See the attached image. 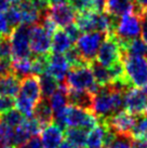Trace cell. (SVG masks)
Segmentation results:
<instances>
[{
	"mask_svg": "<svg viewBox=\"0 0 147 148\" xmlns=\"http://www.w3.org/2000/svg\"><path fill=\"white\" fill-rule=\"evenodd\" d=\"M123 107V93L111 86L101 88L92 95L91 110L100 121H105L110 116L121 110Z\"/></svg>",
	"mask_w": 147,
	"mask_h": 148,
	"instance_id": "6da1fadb",
	"label": "cell"
},
{
	"mask_svg": "<svg viewBox=\"0 0 147 148\" xmlns=\"http://www.w3.org/2000/svg\"><path fill=\"white\" fill-rule=\"evenodd\" d=\"M64 84L67 86V89L88 91L92 95L98 93L101 89V86L95 81L89 65L71 67L66 76Z\"/></svg>",
	"mask_w": 147,
	"mask_h": 148,
	"instance_id": "7a4b0ae2",
	"label": "cell"
},
{
	"mask_svg": "<svg viewBox=\"0 0 147 148\" xmlns=\"http://www.w3.org/2000/svg\"><path fill=\"white\" fill-rule=\"evenodd\" d=\"M122 64L129 84L134 88H143L147 83V58L145 55L123 54Z\"/></svg>",
	"mask_w": 147,
	"mask_h": 148,
	"instance_id": "3957f363",
	"label": "cell"
},
{
	"mask_svg": "<svg viewBox=\"0 0 147 148\" xmlns=\"http://www.w3.org/2000/svg\"><path fill=\"white\" fill-rule=\"evenodd\" d=\"M142 29V15L136 12H132L123 15L119 18L116 24L115 35L120 41L121 48L126 43L139 36Z\"/></svg>",
	"mask_w": 147,
	"mask_h": 148,
	"instance_id": "277c9868",
	"label": "cell"
},
{
	"mask_svg": "<svg viewBox=\"0 0 147 148\" xmlns=\"http://www.w3.org/2000/svg\"><path fill=\"white\" fill-rule=\"evenodd\" d=\"M100 123V120L92 110L81 107L68 105L64 114V127H81L90 131Z\"/></svg>",
	"mask_w": 147,
	"mask_h": 148,
	"instance_id": "5b68a950",
	"label": "cell"
},
{
	"mask_svg": "<svg viewBox=\"0 0 147 148\" xmlns=\"http://www.w3.org/2000/svg\"><path fill=\"white\" fill-rule=\"evenodd\" d=\"M123 51L120 41L116 37L115 33L108 34L102 42L98 51L95 61L104 67H110L114 64L122 61Z\"/></svg>",
	"mask_w": 147,
	"mask_h": 148,
	"instance_id": "8992f818",
	"label": "cell"
},
{
	"mask_svg": "<svg viewBox=\"0 0 147 148\" xmlns=\"http://www.w3.org/2000/svg\"><path fill=\"white\" fill-rule=\"evenodd\" d=\"M105 37H106V34L104 33L90 32V33L82 34L76 41V49L78 50V52L80 53L88 65L89 63L95 60L98 49L102 42L104 41Z\"/></svg>",
	"mask_w": 147,
	"mask_h": 148,
	"instance_id": "52a82bcc",
	"label": "cell"
},
{
	"mask_svg": "<svg viewBox=\"0 0 147 148\" xmlns=\"http://www.w3.org/2000/svg\"><path fill=\"white\" fill-rule=\"evenodd\" d=\"M32 25L21 24L10 35L11 47H12V58L22 60V58H32V50L29 45V33Z\"/></svg>",
	"mask_w": 147,
	"mask_h": 148,
	"instance_id": "ba28073f",
	"label": "cell"
},
{
	"mask_svg": "<svg viewBox=\"0 0 147 148\" xmlns=\"http://www.w3.org/2000/svg\"><path fill=\"white\" fill-rule=\"evenodd\" d=\"M136 121H137L136 116L132 115L127 110H120L110 116L105 121H100V122H104L108 129L115 132L118 136L132 138V131L136 124Z\"/></svg>",
	"mask_w": 147,
	"mask_h": 148,
	"instance_id": "9c48e42d",
	"label": "cell"
},
{
	"mask_svg": "<svg viewBox=\"0 0 147 148\" xmlns=\"http://www.w3.org/2000/svg\"><path fill=\"white\" fill-rule=\"evenodd\" d=\"M51 39L52 37L42 28L40 24L30 26L29 33V45L34 55L50 54L51 51Z\"/></svg>",
	"mask_w": 147,
	"mask_h": 148,
	"instance_id": "30bf717a",
	"label": "cell"
},
{
	"mask_svg": "<svg viewBox=\"0 0 147 148\" xmlns=\"http://www.w3.org/2000/svg\"><path fill=\"white\" fill-rule=\"evenodd\" d=\"M123 106L134 116H143L147 108V96L141 88L132 86L123 93Z\"/></svg>",
	"mask_w": 147,
	"mask_h": 148,
	"instance_id": "8fae6325",
	"label": "cell"
},
{
	"mask_svg": "<svg viewBox=\"0 0 147 148\" xmlns=\"http://www.w3.org/2000/svg\"><path fill=\"white\" fill-rule=\"evenodd\" d=\"M48 15L52 18L57 27L65 28L68 25L75 23L77 12L69 3H60L51 5Z\"/></svg>",
	"mask_w": 147,
	"mask_h": 148,
	"instance_id": "7c38bea8",
	"label": "cell"
},
{
	"mask_svg": "<svg viewBox=\"0 0 147 148\" xmlns=\"http://www.w3.org/2000/svg\"><path fill=\"white\" fill-rule=\"evenodd\" d=\"M70 70V65L65 58L64 54L58 53H50L49 65L47 73L51 75L56 81L63 83L68 71Z\"/></svg>",
	"mask_w": 147,
	"mask_h": 148,
	"instance_id": "4fadbf2b",
	"label": "cell"
},
{
	"mask_svg": "<svg viewBox=\"0 0 147 148\" xmlns=\"http://www.w3.org/2000/svg\"><path fill=\"white\" fill-rule=\"evenodd\" d=\"M19 94L29 99L34 104H37L41 99V89L39 83V77L36 75H29L21 80Z\"/></svg>",
	"mask_w": 147,
	"mask_h": 148,
	"instance_id": "5bb4252c",
	"label": "cell"
},
{
	"mask_svg": "<svg viewBox=\"0 0 147 148\" xmlns=\"http://www.w3.org/2000/svg\"><path fill=\"white\" fill-rule=\"evenodd\" d=\"M40 140L43 148H60L64 142V129L54 122L50 123L42 129Z\"/></svg>",
	"mask_w": 147,
	"mask_h": 148,
	"instance_id": "9a60e30c",
	"label": "cell"
},
{
	"mask_svg": "<svg viewBox=\"0 0 147 148\" xmlns=\"http://www.w3.org/2000/svg\"><path fill=\"white\" fill-rule=\"evenodd\" d=\"M104 12L117 20L126 14L136 12V5L134 0H105Z\"/></svg>",
	"mask_w": 147,
	"mask_h": 148,
	"instance_id": "2e32d148",
	"label": "cell"
},
{
	"mask_svg": "<svg viewBox=\"0 0 147 148\" xmlns=\"http://www.w3.org/2000/svg\"><path fill=\"white\" fill-rule=\"evenodd\" d=\"M21 79L14 74L0 76V96L15 97L20 92Z\"/></svg>",
	"mask_w": 147,
	"mask_h": 148,
	"instance_id": "e0dca14e",
	"label": "cell"
},
{
	"mask_svg": "<svg viewBox=\"0 0 147 148\" xmlns=\"http://www.w3.org/2000/svg\"><path fill=\"white\" fill-rule=\"evenodd\" d=\"M34 117L40 122V124L43 127L49 125L50 123H53V110L51 108L49 99L42 97L36 104L35 109H34Z\"/></svg>",
	"mask_w": 147,
	"mask_h": 148,
	"instance_id": "ac0fdd59",
	"label": "cell"
},
{
	"mask_svg": "<svg viewBox=\"0 0 147 148\" xmlns=\"http://www.w3.org/2000/svg\"><path fill=\"white\" fill-rule=\"evenodd\" d=\"M73 43L64 29H56L51 39V51L52 53L64 54L73 47Z\"/></svg>",
	"mask_w": 147,
	"mask_h": 148,
	"instance_id": "d6986e66",
	"label": "cell"
},
{
	"mask_svg": "<svg viewBox=\"0 0 147 148\" xmlns=\"http://www.w3.org/2000/svg\"><path fill=\"white\" fill-rule=\"evenodd\" d=\"M67 96H68L69 105H74V106H78L91 110L92 94L89 93L88 91L67 89Z\"/></svg>",
	"mask_w": 147,
	"mask_h": 148,
	"instance_id": "ffe728a7",
	"label": "cell"
},
{
	"mask_svg": "<svg viewBox=\"0 0 147 148\" xmlns=\"http://www.w3.org/2000/svg\"><path fill=\"white\" fill-rule=\"evenodd\" d=\"M107 131V125L104 122L100 123L91 129L88 133V140H87V148H98L103 147L104 144V137ZM104 148V147H103Z\"/></svg>",
	"mask_w": 147,
	"mask_h": 148,
	"instance_id": "44dd1931",
	"label": "cell"
},
{
	"mask_svg": "<svg viewBox=\"0 0 147 148\" xmlns=\"http://www.w3.org/2000/svg\"><path fill=\"white\" fill-rule=\"evenodd\" d=\"M89 131L81 127H67L64 132L66 140L70 144L75 145L77 147L83 148L87 147V140H88Z\"/></svg>",
	"mask_w": 147,
	"mask_h": 148,
	"instance_id": "7402d4cb",
	"label": "cell"
},
{
	"mask_svg": "<svg viewBox=\"0 0 147 148\" xmlns=\"http://www.w3.org/2000/svg\"><path fill=\"white\" fill-rule=\"evenodd\" d=\"M89 67H90L91 71L94 76V79L101 88L104 86H108L111 84V77H110L109 70L107 67H104L98 63L95 60L89 63Z\"/></svg>",
	"mask_w": 147,
	"mask_h": 148,
	"instance_id": "603a6c76",
	"label": "cell"
},
{
	"mask_svg": "<svg viewBox=\"0 0 147 148\" xmlns=\"http://www.w3.org/2000/svg\"><path fill=\"white\" fill-rule=\"evenodd\" d=\"M39 77V83H40V89H41V95L43 99H50V96L53 94L54 92L58 89L60 82L56 81L55 79L49 75L48 73L42 74Z\"/></svg>",
	"mask_w": 147,
	"mask_h": 148,
	"instance_id": "cb8c5ba5",
	"label": "cell"
},
{
	"mask_svg": "<svg viewBox=\"0 0 147 148\" xmlns=\"http://www.w3.org/2000/svg\"><path fill=\"white\" fill-rule=\"evenodd\" d=\"M12 73L21 80L29 75H33L32 74V58L12 60Z\"/></svg>",
	"mask_w": 147,
	"mask_h": 148,
	"instance_id": "d4e9b609",
	"label": "cell"
},
{
	"mask_svg": "<svg viewBox=\"0 0 147 148\" xmlns=\"http://www.w3.org/2000/svg\"><path fill=\"white\" fill-rule=\"evenodd\" d=\"M25 119L26 118L15 108L0 115V121L9 125L10 127H12V129H16V127H21L24 123Z\"/></svg>",
	"mask_w": 147,
	"mask_h": 148,
	"instance_id": "484cf974",
	"label": "cell"
},
{
	"mask_svg": "<svg viewBox=\"0 0 147 148\" xmlns=\"http://www.w3.org/2000/svg\"><path fill=\"white\" fill-rule=\"evenodd\" d=\"M50 54H42V55H34L32 56V74L36 76H41L45 74L49 65Z\"/></svg>",
	"mask_w": 147,
	"mask_h": 148,
	"instance_id": "4316f807",
	"label": "cell"
},
{
	"mask_svg": "<svg viewBox=\"0 0 147 148\" xmlns=\"http://www.w3.org/2000/svg\"><path fill=\"white\" fill-rule=\"evenodd\" d=\"M123 54L128 55H146L147 45L144 43L142 39H133L130 42L122 45Z\"/></svg>",
	"mask_w": 147,
	"mask_h": 148,
	"instance_id": "83f0119b",
	"label": "cell"
},
{
	"mask_svg": "<svg viewBox=\"0 0 147 148\" xmlns=\"http://www.w3.org/2000/svg\"><path fill=\"white\" fill-rule=\"evenodd\" d=\"M15 102V107L16 109L20 111L22 115L24 116L25 118H32L34 116V109L36 104H34L33 102H30L29 99H25L24 96L17 94L14 99Z\"/></svg>",
	"mask_w": 147,
	"mask_h": 148,
	"instance_id": "f1b7e54d",
	"label": "cell"
},
{
	"mask_svg": "<svg viewBox=\"0 0 147 148\" xmlns=\"http://www.w3.org/2000/svg\"><path fill=\"white\" fill-rule=\"evenodd\" d=\"M4 15L7 17V21H8L9 25L11 29H15L17 26H20L22 23V15H21L20 9L16 4H11L9 9L4 12Z\"/></svg>",
	"mask_w": 147,
	"mask_h": 148,
	"instance_id": "f546056e",
	"label": "cell"
},
{
	"mask_svg": "<svg viewBox=\"0 0 147 148\" xmlns=\"http://www.w3.org/2000/svg\"><path fill=\"white\" fill-rule=\"evenodd\" d=\"M64 56L67 60V62L71 67H78V66H83L88 65L87 62L82 58V56L80 55V53L78 52V50L76 49V47H71L69 50H67Z\"/></svg>",
	"mask_w": 147,
	"mask_h": 148,
	"instance_id": "4dcf8cb0",
	"label": "cell"
},
{
	"mask_svg": "<svg viewBox=\"0 0 147 148\" xmlns=\"http://www.w3.org/2000/svg\"><path fill=\"white\" fill-rule=\"evenodd\" d=\"M69 4L77 13L94 11L95 0H69Z\"/></svg>",
	"mask_w": 147,
	"mask_h": 148,
	"instance_id": "1f68e13d",
	"label": "cell"
},
{
	"mask_svg": "<svg viewBox=\"0 0 147 148\" xmlns=\"http://www.w3.org/2000/svg\"><path fill=\"white\" fill-rule=\"evenodd\" d=\"M12 58V47L10 36H2L0 40V60Z\"/></svg>",
	"mask_w": 147,
	"mask_h": 148,
	"instance_id": "d6a6232c",
	"label": "cell"
},
{
	"mask_svg": "<svg viewBox=\"0 0 147 148\" xmlns=\"http://www.w3.org/2000/svg\"><path fill=\"white\" fill-rule=\"evenodd\" d=\"M15 107V102L13 97L9 96H0V115L11 110Z\"/></svg>",
	"mask_w": 147,
	"mask_h": 148,
	"instance_id": "836d02e7",
	"label": "cell"
},
{
	"mask_svg": "<svg viewBox=\"0 0 147 148\" xmlns=\"http://www.w3.org/2000/svg\"><path fill=\"white\" fill-rule=\"evenodd\" d=\"M64 30H65V33L67 34V36L70 38V40H71L74 43H76V41H77L78 39H79V37L81 36V30H80L79 27L76 25V23H73V24L68 25L67 27L64 28Z\"/></svg>",
	"mask_w": 147,
	"mask_h": 148,
	"instance_id": "e575fe53",
	"label": "cell"
},
{
	"mask_svg": "<svg viewBox=\"0 0 147 148\" xmlns=\"http://www.w3.org/2000/svg\"><path fill=\"white\" fill-rule=\"evenodd\" d=\"M13 30L9 25L4 12H0V35L1 36H10Z\"/></svg>",
	"mask_w": 147,
	"mask_h": 148,
	"instance_id": "d590c367",
	"label": "cell"
},
{
	"mask_svg": "<svg viewBox=\"0 0 147 148\" xmlns=\"http://www.w3.org/2000/svg\"><path fill=\"white\" fill-rule=\"evenodd\" d=\"M108 148H131V138L117 136L115 142Z\"/></svg>",
	"mask_w": 147,
	"mask_h": 148,
	"instance_id": "8d00e7d4",
	"label": "cell"
},
{
	"mask_svg": "<svg viewBox=\"0 0 147 148\" xmlns=\"http://www.w3.org/2000/svg\"><path fill=\"white\" fill-rule=\"evenodd\" d=\"M17 148H43L42 147V144H41V140L39 137H32L28 142H26L25 144H23L22 146Z\"/></svg>",
	"mask_w": 147,
	"mask_h": 148,
	"instance_id": "74e56055",
	"label": "cell"
},
{
	"mask_svg": "<svg viewBox=\"0 0 147 148\" xmlns=\"http://www.w3.org/2000/svg\"><path fill=\"white\" fill-rule=\"evenodd\" d=\"M131 148H147V140L131 138Z\"/></svg>",
	"mask_w": 147,
	"mask_h": 148,
	"instance_id": "f35d334b",
	"label": "cell"
},
{
	"mask_svg": "<svg viewBox=\"0 0 147 148\" xmlns=\"http://www.w3.org/2000/svg\"><path fill=\"white\" fill-rule=\"evenodd\" d=\"M141 36L144 43L147 45V18L142 16V29H141Z\"/></svg>",
	"mask_w": 147,
	"mask_h": 148,
	"instance_id": "ab89813d",
	"label": "cell"
},
{
	"mask_svg": "<svg viewBox=\"0 0 147 148\" xmlns=\"http://www.w3.org/2000/svg\"><path fill=\"white\" fill-rule=\"evenodd\" d=\"M10 5H11V3L8 0H0V12H5Z\"/></svg>",
	"mask_w": 147,
	"mask_h": 148,
	"instance_id": "60d3db41",
	"label": "cell"
},
{
	"mask_svg": "<svg viewBox=\"0 0 147 148\" xmlns=\"http://www.w3.org/2000/svg\"><path fill=\"white\" fill-rule=\"evenodd\" d=\"M60 148H80V147H77V146H75V145L70 144L69 142H67V140H64L63 143H62L61 147Z\"/></svg>",
	"mask_w": 147,
	"mask_h": 148,
	"instance_id": "b9f144b4",
	"label": "cell"
},
{
	"mask_svg": "<svg viewBox=\"0 0 147 148\" xmlns=\"http://www.w3.org/2000/svg\"><path fill=\"white\" fill-rule=\"evenodd\" d=\"M69 0H50L51 2V5L53 4H60V3H67Z\"/></svg>",
	"mask_w": 147,
	"mask_h": 148,
	"instance_id": "7bdbcfd3",
	"label": "cell"
},
{
	"mask_svg": "<svg viewBox=\"0 0 147 148\" xmlns=\"http://www.w3.org/2000/svg\"><path fill=\"white\" fill-rule=\"evenodd\" d=\"M141 89L143 90V92H144V93H145V95H146V96H147V83H146V84H145V86H143V88H141Z\"/></svg>",
	"mask_w": 147,
	"mask_h": 148,
	"instance_id": "ee69618b",
	"label": "cell"
},
{
	"mask_svg": "<svg viewBox=\"0 0 147 148\" xmlns=\"http://www.w3.org/2000/svg\"><path fill=\"white\" fill-rule=\"evenodd\" d=\"M142 16H144V17H145V18H147V8L145 9V10H144L143 15H142Z\"/></svg>",
	"mask_w": 147,
	"mask_h": 148,
	"instance_id": "f6af8a7d",
	"label": "cell"
},
{
	"mask_svg": "<svg viewBox=\"0 0 147 148\" xmlns=\"http://www.w3.org/2000/svg\"><path fill=\"white\" fill-rule=\"evenodd\" d=\"M143 117H145V118H147V108H146V110L144 111V114H143Z\"/></svg>",
	"mask_w": 147,
	"mask_h": 148,
	"instance_id": "bcb514c9",
	"label": "cell"
},
{
	"mask_svg": "<svg viewBox=\"0 0 147 148\" xmlns=\"http://www.w3.org/2000/svg\"><path fill=\"white\" fill-rule=\"evenodd\" d=\"M3 148H16V147H14V146H7V147H3Z\"/></svg>",
	"mask_w": 147,
	"mask_h": 148,
	"instance_id": "7dc6e473",
	"label": "cell"
},
{
	"mask_svg": "<svg viewBox=\"0 0 147 148\" xmlns=\"http://www.w3.org/2000/svg\"><path fill=\"white\" fill-rule=\"evenodd\" d=\"M143 140H147V132H146V134H145V136H144Z\"/></svg>",
	"mask_w": 147,
	"mask_h": 148,
	"instance_id": "c3c4849f",
	"label": "cell"
},
{
	"mask_svg": "<svg viewBox=\"0 0 147 148\" xmlns=\"http://www.w3.org/2000/svg\"><path fill=\"white\" fill-rule=\"evenodd\" d=\"M1 38H2V36H1V35H0V40H1Z\"/></svg>",
	"mask_w": 147,
	"mask_h": 148,
	"instance_id": "681fc988",
	"label": "cell"
},
{
	"mask_svg": "<svg viewBox=\"0 0 147 148\" xmlns=\"http://www.w3.org/2000/svg\"><path fill=\"white\" fill-rule=\"evenodd\" d=\"M98 148H103V147H98Z\"/></svg>",
	"mask_w": 147,
	"mask_h": 148,
	"instance_id": "f907efd6",
	"label": "cell"
},
{
	"mask_svg": "<svg viewBox=\"0 0 147 148\" xmlns=\"http://www.w3.org/2000/svg\"><path fill=\"white\" fill-rule=\"evenodd\" d=\"M146 55H147V52H146Z\"/></svg>",
	"mask_w": 147,
	"mask_h": 148,
	"instance_id": "816d5d0a",
	"label": "cell"
}]
</instances>
